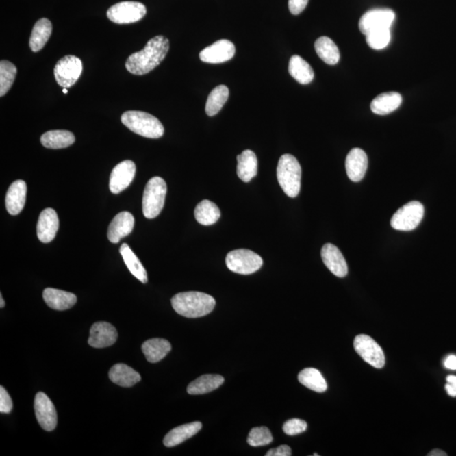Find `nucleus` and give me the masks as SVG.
I'll return each mask as SVG.
<instances>
[{
  "label": "nucleus",
  "instance_id": "cd10ccee",
  "mask_svg": "<svg viewBox=\"0 0 456 456\" xmlns=\"http://www.w3.org/2000/svg\"><path fill=\"white\" fill-rule=\"evenodd\" d=\"M75 141L74 134L68 130H51L41 137L42 146L49 149H63L71 147Z\"/></svg>",
  "mask_w": 456,
  "mask_h": 456
},
{
  "label": "nucleus",
  "instance_id": "393cba45",
  "mask_svg": "<svg viewBox=\"0 0 456 456\" xmlns=\"http://www.w3.org/2000/svg\"><path fill=\"white\" fill-rule=\"evenodd\" d=\"M141 350L150 363L155 364L164 359L172 350L171 343L162 338H152L144 342Z\"/></svg>",
  "mask_w": 456,
  "mask_h": 456
},
{
  "label": "nucleus",
  "instance_id": "79ce46f5",
  "mask_svg": "<svg viewBox=\"0 0 456 456\" xmlns=\"http://www.w3.org/2000/svg\"><path fill=\"white\" fill-rule=\"evenodd\" d=\"M266 456H291L292 450L288 445H281L276 448H271L266 454Z\"/></svg>",
  "mask_w": 456,
  "mask_h": 456
},
{
  "label": "nucleus",
  "instance_id": "58836bf2",
  "mask_svg": "<svg viewBox=\"0 0 456 456\" xmlns=\"http://www.w3.org/2000/svg\"><path fill=\"white\" fill-rule=\"evenodd\" d=\"M307 428V425L305 421L301 419L293 418L286 422L282 429L288 435L294 436L296 434L305 432Z\"/></svg>",
  "mask_w": 456,
  "mask_h": 456
},
{
  "label": "nucleus",
  "instance_id": "37998d69",
  "mask_svg": "<svg viewBox=\"0 0 456 456\" xmlns=\"http://www.w3.org/2000/svg\"><path fill=\"white\" fill-rule=\"evenodd\" d=\"M444 367L451 369V370H456V356L451 355L444 360Z\"/></svg>",
  "mask_w": 456,
  "mask_h": 456
},
{
  "label": "nucleus",
  "instance_id": "bb28decb",
  "mask_svg": "<svg viewBox=\"0 0 456 456\" xmlns=\"http://www.w3.org/2000/svg\"><path fill=\"white\" fill-rule=\"evenodd\" d=\"M52 23L47 18H42L36 23L29 42L32 52L37 53L45 48L52 34Z\"/></svg>",
  "mask_w": 456,
  "mask_h": 456
},
{
  "label": "nucleus",
  "instance_id": "9b49d317",
  "mask_svg": "<svg viewBox=\"0 0 456 456\" xmlns=\"http://www.w3.org/2000/svg\"><path fill=\"white\" fill-rule=\"evenodd\" d=\"M396 14L390 9H375L369 10L361 17L359 29L365 36L379 29L390 28Z\"/></svg>",
  "mask_w": 456,
  "mask_h": 456
},
{
  "label": "nucleus",
  "instance_id": "0eeeda50",
  "mask_svg": "<svg viewBox=\"0 0 456 456\" xmlns=\"http://www.w3.org/2000/svg\"><path fill=\"white\" fill-rule=\"evenodd\" d=\"M425 216V207L418 201H411L398 210L390 220V225L398 231L414 230L421 223Z\"/></svg>",
  "mask_w": 456,
  "mask_h": 456
},
{
  "label": "nucleus",
  "instance_id": "c9c22d12",
  "mask_svg": "<svg viewBox=\"0 0 456 456\" xmlns=\"http://www.w3.org/2000/svg\"><path fill=\"white\" fill-rule=\"evenodd\" d=\"M16 74V65L7 60L0 62V96H5L12 88Z\"/></svg>",
  "mask_w": 456,
  "mask_h": 456
},
{
  "label": "nucleus",
  "instance_id": "423d86ee",
  "mask_svg": "<svg viewBox=\"0 0 456 456\" xmlns=\"http://www.w3.org/2000/svg\"><path fill=\"white\" fill-rule=\"evenodd\" d=\"M226 265L231 271L240 275H251L263 266L262 257L249 249H236L227 253Z\"/></svg>",
  "mask_w": 456,
  "mask_h": 456
},
{
  "label": "nucleus",
  "instance_id": "a878e982",
  "mask_svg": "<svg viewBox=\"0 0 456 456\" xmlns=\"http://www.w3.org/2000/svg\"><path fill=\"white\" fill-rule=\"evenodd\" d=\"M110 379L116 385L125 388L136 385L141 380L139 372L125 364L114 365L110 371Z\"/></svg>",
  "mask_w": 456,
  "mask_h": 456
},
{
  "label": "nucleus",
  "instance_id": "a19ab883",
  "mask_svg": "<svg viewBox=\"0 0 456 456\" xmlns=\"http://www.w3.org/2000/svg\"><path fill=\"white\" fill-rule=\"evenodd\" d=\"M309 0H289V10L294 16L301 14L305 10Z\"/></svg>",
  "mask_w": 456,
  "mask_h": 456
},
{
  "label": "nucleus",
  "instance_id": "a211bd4d",
  "mask_svg": "<svg viewBox=\"0 0 456 456\" xmlns=\"http://www.w3.org/2000/svg\"><path fill=\"white\" fill-rule=\"evenodd\" d=\"M135 226V218L131 213L123 212L114 216L107 230L108 240L113 244L119 241L132 233Z\"/></svg>",
  "mask_w": 456,
  "mask_h": 456
},
{
  "label": "nucleus",
  "instance_id": "20e7f679",
  "mask_svg": "<svg viewBox=\"0 0 456 456\" xmlns=\"http://www.w3.org/2000/svg\"><path fill=\"white\" fill-rule=\"evenodd\" d=\"M121 121L132 132L146 138H161L164 134L160 121L144 112L127 111L121 116Z\"/></svg>",
  "mask_w": 456,
  "mask_h": 456
},
{
  "label": "nucleus",
  "instance_id": "f3484780",
  "mask_svg": "<svg viewBox=\"0 0 456 456\" xmlns=\"http://www.w3.org/2000/svg\"><path fill=\"white\" fill-rule=\"evenodd\" d=\"M322 260L335 276L345 277L349 273V267L340 249L331 244H327L321 249Z\"/></svg>",
  "mask_w": 456,
  "mask_h": 456
},
{
  "label": "nucleus",
  "instance_id": "6e6552de",
  "mask_svg": "<svg viewBox=\"0 0 456 456\" xmlns=\"http://www.w3.org/2000/svg\"><path fill=\"white\" fill-rule=\"evenodd\" d=\"M147 14L146 6L140 2L125 1L116 3L107 12L108 19L117 24L135 23Z\"/></svg>",
  "mask_w": 456,
  "mask_h": 456
},
{
  "label": "nucleus",
  "instance_id": "ea45409f",
  "mask_svg": "<svg viewBox=\"0 0 456 456\" xmlns=\"http://www.w3.org/2000/svg\"><path fill=\"white\" fill-rule=\"evenodd\" d=\"M12 408L13 403L12 398H10V394L3 386L0 387V412L1 414H10Z\"/></svg>",
  "mask_w": 456,
  "mask_h": 456
},
{
  "label": "nucleus",
  "instance_id": "c03bdc74",
  "mask_svg": "<svg viewBox=\"0 0 456 456\" xmlns=\"http://www.w3.org/2000/svg\"><path fill=\"white\" fill-rule=\"evenodd\" d=\"M445 390H446L448 396H451V397H456L455 387L451 385L450 383H446V385H445Z\"/></svg>",
  "mask_w": 456,
  "mask_h": 456
},
{
  "label": "nucleus",
  "instance_id": "5701e85b",
  "mask_svg": "<svg viewBox=\"0 0 456 456\" xmlns=\"http://www.w3.org/2000/svg\"><path fill=\"white\" fill-rule=\"evenodd\" d=\"M403 103L400 93L390 92L380 94L372 100L370 108L372 113L378 115H387L396 110Z\"/></svg>",
  "mask_w": 456,
  "mask_h": 456
},
{
  "label": "nucleus",
  "instance_id": "6ab92c4d",
  "mask_svg": "<svg viewBox=\"0 0 456 456\" xmlns=\"http://www.w3.org/2000/svg\"><path fill=\"white\" fill-rule=\"evenodd\" d=\"M368 168V157L360 148L351 150L346 159L347 176L353 182H360L364 179Z\"/></svg>",
  "mask_w": 456,
  "mask_h": 456
},
{
  "label": "nucleus",
  "instance_id": "1a4fd4ad",
  "mask_svg": "<svg viewBox=\"0 0 456 456\" xmlns=\"http://www.w3.org/2000/svg\"><path fill=\"white\" fill-rule=\"evenodd\" d=\"M81 60L74 55H67L61 59L54 68V76L60 86L70 88L78 81L82 73Z\"/></svg>",
  "mask_w": 456,
  "mask_h": 456
},
{
  "label": "nucleus",
  "instance_id": "4be33fe9",
  "mask_svg": "<svg viewBox=\"0 0 456 456\" xmlns=\"http://www.w3.org/2000/svg\"><path fill=\"white\" fill-rule=\"evenodd\" d=\"M201 429L202 423L201 422H194L177 427L166 434L164 444L168 448L177 446L200 432Z\"/></svg>",
  "mask_w": 456,
  "mask_h": 456
},
{
  "label": "nucleus",
  "instance_id": "7c9ffc66",
  "mask_svg": "<svg viewBox=\"0 0 456 456\" xmlns=\"http://www.w3.org/2000/svg\"><path fill=\"white\" fill-rule=\"evenodd\" d=\"M119 252H121L125 265L128 267L133 276L138 279L142 283H147V270L140 262V259L137 258L135 253L129 248V246L127 244H123L121 249H119Z\"/></svg>",
  "mask_w": 456,
  "mask_h": 456
},
{
  "label": "nucleus",
  "instance_id": "f704fd0d",
  "mask_svg": "<svg viewBox=\"0 0 456 456\" xmlns=\"http://www.w3.org/2000/svg\"><path fill=\"white\" fill-rule=\"evenodd\" d=\"M229 97V89L227 86L220 85L212 90L206 101L205 113L208 116H214L219 113L227 103Z\"/></svg>",
  "mask_w": 456,
  "mask_h": 456
},
{
  "label": "nucleus",
  "instance_id": "4468645a",
  "mask_svg": "<svg viewBox=\"0 0 456 456\" xmlns=\"http://www.w3.org/2000/svg\"><path fill=\"white\" fill-rule=\"evenodd\" d=\"M136 172L135 162L125 160L118 164L111 173L110 189L112 193H121L130 186Z\"/></svg>",
  "mask_w": 456,
  "mask_h": 456
},
{
  "label": "nucleus",
  "instance_id": "7ed1b4c3",
  "mask_svg": "<svg viewBox=\"0 0 456 456\" xmlns=\"http://www.w3.org/2000/svg\"><path fill=\"white\" fill-rule=\"evenodd\" d=\"M277 176L279 184L288 197H298L301 189L302 168L295 157L290 154L281 155L277 165Z\"/></svg>",
  "mask_w": 456,
  "mask_h": 456
},
{
  "label": "nucleus",
  "instance_id": "473e14b6",
  "mask_svg": "<svg viewBox=\"0 0 456 456\" xmlns=\"http://www.w3.org/2000/svg\"><path fill=\"white\" fill-rule=\"evenodd\" d=\"M314 49L318 57L325 64L335 65L339 62L340 52L338 47L328 37H321L314 43Z\"/></svg>",
  "mask_w": 456,
  "mask_h": 456
},
{
  "label": "nucleus",
  "instance_id": "49530a36",
  "mask_svg": "<svg viewBox=\"0 0 456 456\" xmlns=\"http://www.w3.org/2000/svg\"><path fill=\"white\" fill-rule=\"evenodd\" d=\"M447 383H450L451 385L455 387L456 388V376L455 375H448L446 378Z\"/></svg>",
  "mask_w": 456,
  "mask_h": 456
},
{
  "label": "nucleus",
  "instance_id": "09e8293b",
  "mask_svg": "<svg viewBox=\"0 0 456 456\" xmlns=\"http://www.w3.org/2000/svg\"><path fill=\"white\" fill-rule=\"evenodd\" d=\"M63 92H64V94H67L68 93L67 88H64Z\"/></svg>",
  "mask_w": 456,
  "mask_h": 456
},
{
  "label": "nucleus",
  "instance_id": "dca6fc26",
  "mask_svg": "<svg viewBox=\"0 0 456 456\" xmlns=\"http://www.w3.org/2000/svg\"><path fill=\"white\" fill-rule=\"evenodd\" d=\"M60 220L57 212L52 208L43 210L39 216L37 233L40 241L49 244L55 238L59 231Z\"/></svg>",
  "mask_w": 456,
  "mask_h": 456
},
{
  "label": "nucleus",
  "instance_id": "f03ea898",
  "mask_svg": "<svg viewBox=\"0 0 456 456\" xmlns=\"http://www.w3.org/2000/svg\"><path fill=\"white\" fill-rule=\"evenodd\" d=\"M173 309L186 318H200L212 312L216 300L211 295L201 292L177 293L171 300Z\"/></svg>",
  "mask_w": 456,
  "mask_h": 456
},
{
  "label": "nucleus",
  "instance_id": "c756f323",
  "mask_svg": "<svg viewBox=\"0 0 456 456\" xmlns=\"http://www.w3.org/2000/svg\"><path fill=\"white\" fill-rule=\"evenodd\" d=\"M223 383V376L218 375H202L190 383L187 392L190 394H207L218 389Z\"/></svg>",
  "mask_w": 456,
  "mask_h": 456
},
{
  "label": "nucleus",
  "instance_id": "a18cd8bd",
  "mask_svg": "<svg viewBox=\"0 0 456 456\" xmlns=\"http://www.w3.org/2000/svg\"><path fill=\"white\" fill-rule=\"evenodd\" d=\"M429 456H447V453H445L444 451H441V450H433L430 452L429 454H428Z\"/></svg>",
  "mask_w": 456,
  "mask_h": 456
},
{
  "label": "nucleus",
  "instance_id": "f8f14e48",
  "mask_svg": "<svg viewBox=\"0 0 456 456\" xmlns=\"http://www.w3.org/2000/svg\"><path fill=\"white\" fill-rule=\"evenodd\" d=\"M34 409L36 418L43 429L48 432L55 429L58 422L56 409L46 394L38 392L36 394Z\"/></svg>",
  "mask_w": 456,
  "mask_h": 456
},
{
  "label": "nucleus",
  "instance_id": "2f4dec72",
  "mask_svg": "<svg viewBox=\"0 0 456 456\" xmlns=\"http://www.w3.org/2000/svg\"><path fill=\"white\" fill-rule=\"evenodd\" d=\"M194 217L201 225L211 226L220 217V211L215 203L204 200L199 203L194 210Z\"/></svg>",
  "mask_w": 456,
  "mask_h": 456
},
{
  "label": "nucleus",
  "instance_id": "f257e3e1",
  "mask_svg": "<svg viewBox=\"0 0 456 456\" xmlns=\"http://www.w3.org/2000/svg\"><path fill=\"white\" fill-rule=\"evenodd\" d=\"M169 48V40L164 36L151 38L142 50L128 58L125 63L127 71L136 75L149 73L164 60Z\"/></svg>",
  "mask_w": 456,
  "mask_h": 456
},
{
  "label": "nucleus",
  "instance_id": "39448f33",
  "mask_svg": "<svg viewBox=\"0 0 456 456\" xmlns=\"http://www.w3.org/2000/svg\"><path fill=\"white\" fill-rule=\"evenodd\" d=\"M166 183L160 177H152L144 188L142 201L143 214L148 219L155 218L164 207Z\"/></svg>",
  "mask_w": 456,
  "mask_h": 456
},
{
  "label": "nucleus",
  "instance_id": "ddd939ff",
  "mask_svg": "<svg viewBox=\"0 0 456 456\" xmlns=\"http://www.w3.org/2000/svg\"><path fill=\"white\" fill-rule=\"evenodd\" d=\"M236 49L229 40H219L207 47L200 53L202 62L208 64H222L233 59Z\"/></svg>",
  "mask_w": 456,
  "mask_h": 456
},
{
  "label": "nucleus",
  "instance_id": "9d476101",
  "mask_svg": "<svg viewBox=\"0 0 456 456\" xmlns=\"http://www.w3.org/2000/svg\"><path fill=\"white\" fill-rule=\"evenodd\" d=\"M356 353L371 366L382 368L385 364V353L381 346L367 335H359L354 340Z\"/></svg>",
  "mask_w": 456,
  "mask_h": 456
},
{
  "label": "nucleus",
  "instance_id": "b1692460",
  "mask_svg": "<svg viewBox=\"0 0 456 456\" xmlns=\"http://www.w3.org/2000/svg\"><path fill=\"white\" fill-rule=\"evenodd\" d=\"M237 160L238 177L244 183L251 182L258 172V160H257L255 152L251 150H245L238 155Z\"/></svg>",
  "mask_w": 456,
  "mask_h": 456
},
{
  "label": "nucleus",
  "instance_id": "4c0bfd02",
  "mask_svg": "<svg viewBox=\"0 0 456 456\" xmlns=\"http://www.w3.org/2000/svg\"><path fill=\"white\" fill-rule=\"evenodd\" d=\"M392 39L390 28L379 29L366 35V41L371 49L380 50L386 48Z\"/></svg>",
  "mask_w": 456,
  "mask_h": 456
},
{
  "label": "nucleus",
  "instance_id": "c85d7f7f",
  "mask_svg": "<svg viewBox=\"0 0 456 456\" xmlns=\"http://www.w3.org/2000/svg\"><path fill=\"white\" fill-rule=\"evenodd\" d=\"M289 73L302 85L309 84L313 81L314 73L310 64L302 57L293 55L289 61Z\"/></svg>",
  "mask_w": 456,
  "mask_h": 456
},
{
  "label": "nucleus",
  "instance_id": "de8ad7c7",
  "mask_svg": "<svg viewBox=\"0 0 456 456\" xmlns=\"http://www.w3.org/2000/svg\"><path fill=\"white\" fill-rule=\"evenodd\" d=\"M0 302H1V303H0V307H1V309H3V307L5 306V300H3V299L2 294L0 295Z\"/></svg>",
  "mask_w": 456,
  "mask_h": 456
},
{
  "label": "nucleus",
  "instance_id": "412c9836",
  "mask_svg": "<svg viewBox=\"0 0 456 456\" xmlns=\"http://www.w3.org/2000/svg\"><path fill=\"white\" fill-rule=\"evenodd\" d=\"M43 299L51 309L64 311L71 309L77 302L74 293L68 292L60 289L46 288L42 293Z\"/></svg>",
  "mask_w": 456,
  "mask_h": 456
},
{
  "label": "nucleus",
  "instance_id": "aec40b11",
  "mask_svg": "<svg viewBox=\"0 0 456 456\" xmlns=\"http://www.w3.org/2000/svg\"><path fill=\"white\" fill-rule=\"evenodd\" d=\"M27 187L23 180H16L10 186L5 197L7 212L10 215L20 214L25 204Z\"/></svg>",
  "mask_w": 456,
  "mask_h": 456
},
{
  "label": "nucleus",
  "instance_id": "72a5a7b5",
  "mask_svg": "<svg viewBox=\"0 0 456 456\" xmlns=\"http://www.w3.org/2000/svg\"><path fill=\"white\" fill-rule=\"evenodd\" d=\"M299 381L303 385L318 393L325 392L327 390V383L316 368L303 369L299 375Z\"/></svg>",
  "mask_w": 456,
  "mask_h": 456
},
{
  "label": "nucleus",
  "instance_id": "e433bc0d",
  "mask_svg": "<svg viewBox=\"0 0 456 456\" xmlns=\"http://www.w3.org/2000/svg\"><path fill=\"white\" fill-rule=\"evenodd\" d=\"M273 441V436L270 429L264 426L252 429L247 440L248 444L253 447L265 446Z\"/></svg>",
  "mask_w": 456,
  "mask_h": 456
},
{
  "label": "nucleus",
  "instance_id": "2eb2a0df",
  "mask_svg": "<svg viewBox=\"0 0 456 456\" xmlns=\"http://www.w3.org/2000/svg\"><path fill=\"white\" fill-rule=\"evenodd\" d=\"M117 329L107 322H97L90 328L88 344L94 349H104L117 342Z\"/></svg>",
  "mask_w": 456,
  "mask_h": 456
}]
</instances>
